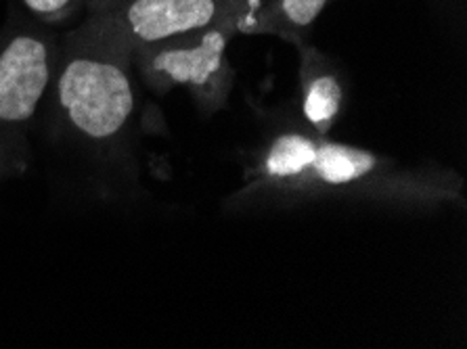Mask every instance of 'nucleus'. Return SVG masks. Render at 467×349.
I'll return each instance as SVG.
<instances>
[{"label":"nucleus","instance_id":"7","mask_svg":"<svg viewBox=\"0 0 467 349\" xmlns=\"http://www.w3.org/2000/svg\"><path fill=\"white\" fill-rule=\"evenodd\" d=\"M331 0H260L239 19L237 32L245 34H277L302 45L304 32L321 17Z\"/></svg>","mask_w":467,"mask_h":349},{"label":"nucleus","instance_id":"5","mask_svg":"<svg viewBox=\"0 0 467 349\" xmlns=\"http://www.w3.org/2000/svg\"><path fill=\"white\" fill-rule=\"evenodd\" d=\"M55 66L51 40L36 32L16 34L0 51V155L36 116Z\"/></svg>","mask_w":467,"mask_h":349},{"label":"nucleus","instance_id":"8","mask_svg":"<svg viewBox=\"0 0 467 349\" xmlns=\"http://www.w3.org/2000/svg\"><path fill=\"white\" fill-rule=\"evenodd\" d=\"M24 5L32 15L45 21H55L69 15L78 0H24Z\"/></svg>","mask_w":467,"mask_h":349},{"label":"nucleus","instance_id":"3","mask_svg":"<svg viewBox=\"0 0 467 349\" xmlns=\"http://www.w3.org/2000/svg\"><path fill=\"white\" fill-rule=\"evenodd\" d=\"M233 34H237V21L197 27L134 48L132 61L155 92L187 88L203 116H212L226 105L235 82L226 59Z\"/></svg>","mask_w":467,"mask_h":349},{"label":"nucleus","instance_id":"4","mask_svg":"<svg viewBox=\"0 0 467 349\" xmlns=\"http://www.w3.org/2000/svg\"><path fill=\"white\" fill-rule=\"evenodd\" d=\"M260 0H101L93 21L129 48H139L197 27L237 21Z\"/></svg>","mask_w":467,"mask_h":349},{"label":"nucleus","instance_id":"2","mask_svg":"<svg viewBox=\"0 0 467 349\" xmlns=\"http://www.w3.org/2000/svg\"><path fill=\"white\" fill-rule=\"evenodd\" d=\"M132 48L93 21L69 34L55 66V98L63 122L78 137L105 145L126 130L134 113Z\"/></svg>","mask_w":467,"mask_h":349},{"label":"nucleus","instance_id":"6","mask_svg":"<svg viewBox=\"0 0 467 349\" xmlns=\"http://www.w3.org/2000/svg\"><path fill=\"white\" fill-rule=\"evenodd\" d=\"M302 116L310 132L327 137L344 107V80L334 61L317 46L298 45Z\"/></svg>","mask_w":467,"mask_h":349},{"label":"nucleus","instance_id":"1","mask_svg":"<svg viewBox=\"0 0 467 349\" xmlns=\"http://www.w3.org/2000/svg\"><path fill=\"white\" fill-rule=\"evenodd\" d=\"M310 201L379 203L390 208H463L462 176L447 168L405 166L386 155L318 137L279 130L247 163L231 210L285 208Z\"/></svg>","mask_w":467,"mask_h":349}]
</instances>
